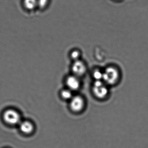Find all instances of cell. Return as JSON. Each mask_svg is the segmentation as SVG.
Returning <instances> with one entry per match:
<instances>
[{
    "mask_svg": "<svg viewBox=\"0 0 148 148\" xmlns=\"http://www.w3.org/2000/svg\"><path fill=\"white\" fill-rule=\"evenodd\" d=\"M20 129L23 133L28 134L33 132L34 126L32 123L30 122L24 121L21 123Z\"/></svg>",
    "mask_w": 148,
    "mask_h": 148,
    "instance_id": "cell-7",
    "label": "cell"
},
{
    "mask_svg": "<svg viewBox=\"0 0 148 148\" xmlns=\"http://www.w3.org/2000/svg\"><path fill=\"white\" fill-rule=\"evenodd\" d=\"M66 84L69 88L71 90H76L80 86V82L76 76H70L67 78Z\"/></svg>",
    "mask_w": 148,
    "mask_h": 148,
    "instance_id": "cell-6",
    "label": "cell"
},
{
    "mask_svg": "<svg viewBox=\"0 0 148 148\" xmlns=\"http://www.w3.org/2000/svg\"><path fill=\"white\" fill-rule=\"evenodd\" d=\"M119 78V72L117 69L113 67H108L103 73V79L107 84H114L118 81Z\"/></svg>",
    "mask_w": 148,
    "mask_h": 148,
    "instance_id": "cell-1",
    "label": "cell"
},
{
    "mask_svg": "<svg viewBox=\"0 0 148 148\" xmlns=\"http://www.w3.org/2000/svg\"><path fill=\"white\" fill-rule=\"evenodd\" d=\"M61 95L63 99L66 100H68L72 98V93L69 90H63L61 93Z\"/></svg>",
    "mask_w": 148,
    "mask_h": 148,
    "instance_id": "cell-9",
    "label": "cell"
},
{
    "mask_svg": "<svg viewBox=\"0 0 148 148\" xmlns=\"http://www.w3.org/2000/svg\"><path fill=\"white\" fill-rule=\"evenodd\" d=\"M93 77L96 81H101L103 77V73L99 70H96L93 73Z\"/></svg>",
    "mask_w": 148,
    "mask_h": 148,
    "instance_id": "cell-10",
    "label": "cell"
},
{
    "mask_svg": "<svg viewBox=\"0 0 148 148\" xmlns=\"http://www.w3.org/2000/svg\"><path fill=\"white\" fill-rule=\"evenodd\" d=\"M3 118L4 121L10 125L17 124L20 121V116L18 112L12 109L6 110L3 114Z\"/></svg>",
    "mask_w": 148,
    "mask_h": 148,
    "instance_id": "cell-3",
    "label": "cell"
},
{
    "mask_svg": "<svg viewBox=\"0 0 148 148\" xmlns=\"http://www.w3.org/2000/svg\"><path fill=\"white\" fill-rule=\"evenodd\" d=\"M48 0H37V5L41 8H43L46 6Z\"/></svg>",
    "mask_w": 148,
    "mask_h": 148,
    "instance_id": "cell-12",
    "label": "cell"
},
{
    "mask_svg": "<svg viewBox=\"0 0 148 148\" xmlns=\"http://www.w3.org/2000/svg\"><path fill=\"white\" fill-rule=\"evenodd\" d=\"M93 91L94 95L97 98H105L108 93L107 86L101 81H96L94 83Z\"/></svg>",
    "mask_w": 148,
    "mask_h": 148,
    "instance_id": "cell-2",
    "label": "cell"
},
{
    "mask_svg": "<svg viewBox=\"0 0 148 148\" xmlns=\"http://www.w3.org/2000/svg\"><path fill=\"white\" fill-rule=\"evenodd\" d=\"M86 67L85 64L81 61H75L72 66V71L76 76H82L86 72Z\"/></svg>",
    "mask_w": 148,
    "mask_h": 148,
    "instance_id": "cell-5",
    "label": "cell"
},
{
    "mask_svg": "<svg viewBox=\"0 0 148 148\" xmlns=\"http://www.w3.org/2000/svg\"><path fill=\"white\" fill-rule=\"evenodd\" d=\"M113 1L115 2H120L122 1L123 0H112Z\"/></svg>",
    "mask_w": 148,
    "mask_h": 148,
    "instance_id": "cell-13",
    "label": "cell"
},
{
    "mask_svg": "<svg viewBox=\"0 0 148 148\" xmlns=\"http://www.w3.org/2000/svg\"><path fill=\"white\" fill-rule=\"evenodd\" d=\"M80 53L78 51H73L71 54V56L73 60L75 61L78 60L79 57H80Z\"/></svg>",
    "mask_w": 148,
    "mask_h": 148,
    "instance_id": "cell-11",
    "label": "cell"
},
{
    "mask_svg": "<svg viewBox=\"0 0 148 148\" xmlns=\"http://www.w3.org/2000/svg\"><path fill=\"white\" fill-rule=\"evenodd\" d=\"M24 4L28 9H33L37 6V0H24Z\"/></svg>",
    "mask_w": 148,
    "mask_h": 148,
    "instance_id": "cell-8",
    "label": "cell"
},
{
    "mask_svg": "<svg viewBox=\"0 0 148 148\" xmlns=\"http://www.w3.org/2000/svg\"><path fill=\"white\" fill-rule=\"evenodd\" d=\"M85 105L84 99L79 96H76L71 98L70 107L75 112H79L83 110Z\"/></svg>",
    "mask_w": 148,
    "mask_h": 148,
    "instance_id": "cell-4",
    "label": "cell"
}]
</instances>
